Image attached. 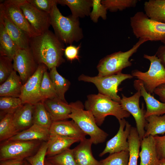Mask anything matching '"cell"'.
<instances>
[{
	"label": "cell",
	"mask_w": 165,
	"mask_h": 165,
	"mask_svg": "<svg viewBox=\"0 0 165 165\" xmlns=\"http://www.w3.org/2000/svg\"><path fill=\"white\" fill-rule=\"evenodd\" d=\"M30 49L38 64H44L50 70L65 62L64 43L49 30L30 38Z\"/></svg>",
	"instance_id": "1"
},
{
	"label": "cell",
	"mask_w": 165,
	"mask_h": 165,
	"mask_svg": "<svg viewBox=\"0 0 165 165\" xmlns=\"http://www.w3.org/2000/svg\"><path fill=\"white\" fill-rule=\"evenodd\" d=\"M57 5L56 0H53L50 13V24L54 29V34L63 43L71 45L74 42L79 41L83 36L79 18L72 15L63 16Z\"/></svg>",
	"instance_id": "2"
},
{
	"label": "cell",
	"mask_w": 165,
	"mask_h": 165,
	"mask_svg": "<svg viewBox=\"0 0 165 165\" xmlns=\"http://www.w3.org/2000/svg\"><path fill=\"white\" fill-rule=\"evenodd\" d=\"M84 107L93 114L98 126L102 124L108 116H114L119 120L130 115L122 108L119 103L99 93L88 95Z\"/></svg>",
	"instance_id": "3"
},
{
	"label": "cell",
	"mask_w": 165,
	"mask_h": 165,
	"mask_svg": "<svg viewBox=\"0 0 165 165\" xmlns=\"http://www.w3.org/2000/svg\"><path fill=\"white\" fill-rule=\"evenodd\" d=\"M70 105L71 112L69 115V118L74 121L84 133L90 136L93 144L96 145L105 142L108 134L98 127L92 113L84 110V105L79 101L71 102Z\"/></svg>",
	"instance_id": "4"
},
{
	"label": "cell",
	"mask_w": 165,
	"mask_h": 165,
	"mask_svg": "<svg viewBox=\"0 0 165 165\" xmlns=\"http://www.w3.org/2000/svg\"><path fill=\"white\" fill-rule=\"evenodd\" d=\"M130 21L133 32L137 38L165 42V23L151 20L142 11L136 13L130 17Z\"/></svg>",
	"instance_id": "5"
},
{
	"label": "cell",
	"mask_w": 165,
	"mask_h": 165,
	"mask_svg": "<svg viewBox=\"0 0 165 165\" xmlns=\"http://www.w3.org/2000/svg\"><path fill=\"white\" fill-rule=\"evenodd\" d=\"M148 41L144 39L139 40L130 50L125 52L119 51L108 55L99 61L97 68L98 75L104 76L122 72L123 69L132 64L129 59L136 53L140 47L145 42Z\"/></svg>",
	"instance_id": "6"
},
{
	"label": "cell",
	"mask_w": 165,
	"mask_h": 165,
	"mask_svg": "<svg viewBox=\"0 0 165 165\" xmlns=\"http://www.w3.org/2000/svg\"><path fill=\"white\" fill-rule=\"evenodd\" d=\"M143 57L150 62L148 70L143 72L134 70L131 75L141 80L146 91L151 94L158 86L165 84V68L156 54H144Z\"/></svg>",
	"instance_id": "7"
},
{
	"label": "cell",
	"mask_w": 165,
	"mask_h": 165,
	"mask_svg": "<svg viewBox=\"0 0 165 165\" xmlns=\"http://www.w3.org/2000/svg\"><path fill=\"white\" fill-rule=\"evenodd\" d=\"M133 77L131 74L121 72L113 75L104 76L97 75L94 77L82 74L79 77L78 80L94 83L98 89L99 93L119 103L121 98L117 94L118 86L123 81Z\"/></svg>",
	"instance_id": "8"
},
{
	"label": "cell",
	"mask_w": 165,
	"mask_h": 165,
	"mask_svg": "<svg viewBox=\"0 0 165 165\" xmlns=\"http://www.w3.org/2000/svg\"><path fill=\"white\" fill-rule=\"evenodd\" d=\"M40 141H5L0 147V161L26 159L35 154L41 145Z\"/></svg>",
	"instance_id": "9"
},
{
	"label": "cell",
	"mask_w": 165,
	"mask_h": 165,
	"mask_svg": "<svg viewBox=\"0 0 165 165\" xmlns=\"http://www.w3.org/2000/svg\"><path fill=\"white\" fill-rule=\"evenodd\" d=\"M47 68L43 64H39L34 74L23 84L19 98L23 104L33 105L42 101L40 89L44 72Z\"/></svg>",
	"instance_id": "10"
},
{
	"label": "cell",
	"mask_w": 165,
	"mask_h": 165,
	"mask_svg": "<svg viewBox=\"0 0 165 165\" xmlns=\"http://www.w3.org/2000/svg\"><path fill=\"white\" fill-rule=\"evenodd\" d=\"M137 90L135 93L130 97H127L122 94L119 103L122 108L131 114L134 118L136 128L141 140L144 138L147 123L145 116L146 111L143 106L142 108H140L139 100L141 96L140 91L139 90Z\"/></svg>",
	"instance_id": "11"
},
{
	"label": "cell",
	"mask_w": 165,
	"mask_h": 165,
	"mask_svg": "<svg viewBox=\"0 0 165 165\" xmlns=\"http://www.w3.org/2000/svg\"><path fill=\"white\" fill-rule=\"evenodd\" d=\"M25 0H6L0 4L9 18L31 38L39 35L32 28L21 9V5Z\"/></svg>",
	"instance_id": "12"
},
{
	"label": "cell",
	"mask_w": 165,
	"mask_h": 165,
	"mask_svg": "<svg viewBox=\"0 0 165 165\" xmlns=\"http://www.w3.org/2000/svg\"><path fill=\"white\" fill-rule=\"evenodd\" d=\"M13 61L14 70L19 73L23 84L34 74L38 65L30 50L18 49Z\"/></svg>",
	"instance_id": "13"
},
{
	"label": "cell",
	"mask_w": 165,
	"mask_h": 165,
	"mask_svg": "<svg viewBox=\"0 0 165 165\" xmlns=\"http://www.w3.org/2000/svg\"><path fill=\"white\" fill-rule=\"evenodd\" d=\"M20 9L36 33L42 34L48 31L50 25V13L40 11L28 3L27 0Z\"/></svg>",
	"instance_id": "14"
},
{
	"label": "cell",
	"mask_w": 165,
	"mask_h": 165,
	"mask_svg": "<svg viewBox=\"0 0 165 165\" xmlns=\"http://www.w3.org/2000/svg\"><path fill=\"white\" fill-rule=\"evenodd\" d=\"M119 130L112 138L107 141L105 147L99 156L100 157L107 153L110 154L122 151H128V138L130 134L131 126L125 119L118 120Z\"/></svg>",
	"instance_id": "15"
},
{
	"label": "cell",
	"mask_w": 165,
	"mask_h": 165,
	"mask_svg": "<svg viewBox=\"0 0 165 165\" xmlns=\"http://www.w3.org/2000/svg\"><path fill=\"white\" fill-rule=\"evenodd\" d=\"M0 22L6 31L19 48L30 49V37L24 31L15 24L6 14L0 4Z\"/></svg>",
	"instance_id": "16"
},
{
	"label": "cell",
	"mask_w": 165,
	"mask_h": 165,
	"mask_svg": "<svg viewBox=\"0 0 165 165\" xmlns=\"http://www.w3.org/2000/svg\"><path fill=\"white\" fill-rule=\"evenodd\" d=\"M49 132L50 136L60 135L74 138L80 141L86 139V135L72 120L53 122Z\"/></svg>",
	"instance_id": "17"
},
{
	"label": "cell",
	"mask_w": 165,
	"mask_h": 165,
	"mask_svg": "<svg viewBox=\"0 0 165 165\" xmlns=\"http://www.w3.org/2000/svg\"><path fill=\"white\" fill-rule=\"evenodd\" d=\"M53 122L66 120L71 112L70 104L59 98L47 99L43 102Z\"/></svg>",
	"instance_id": "18"
},
{
	"label": "cell",
	"mask_w": 165,
	"mask_h": 165,
	"mask_svg": "<svg viewBox=\"0 0 165 165\" xmlns=\"http://www.w3.org/2000/svg\"><path fill=\"white\" fill-rule=\"evenodd\" d=\"M134 86L135 89L140 91L141 96L143 97L145 102L146 106L145 118L152 115L160 116L165 114V103L158 101L148 93L141 80H135Z\"/></svg>",
	"instance_id": "19"
},
{
	"label": "cell",
	"mask_w": 165,
	"mask_h": 165,
	"mask_svg": "<svg viewBox=\"0 0 165 165\" xmlns=\"http://www.w3.org/2000/svg\"><path fill=\"white\" fill-rule=\"evenodd\" d=\"M93 142L90 138H86L73 149L77 165H101L100 161L94 157L91 151Z\"/></svg>",
	"instance_id": "20"
},
{
	"label": "cell",
	"mask_w": 165,
	"mask_h": 165,
	"mask_svg": "<svg viewBox=\"0 0 165 165\" xmlns=\"http://www.w3.org/2000/svg\"><path fill=\"white\" fill-rule=\"evenodd\" d=\"M140 146V165H159L160 159L153 136L150 135L144 138L141 140Z\"/></svg>",
	"instance_id": "21"
},
{
	"label": "cell",
	"mask_w": 165,
	"mask_h": 165,
	"mask_svg": "<svg viewBox=\"0 0 165 165\" xmlns=\"http://www.w3.org/2000/svg\"><path fill=\"white\" fill-rule=\"evenodd\" d=\"M50 137L49 129L34 124L28 129L18 133L6 141H47Z\"/></svg>",
	"instance_id": "22"
},
{
	"label": "cell",
	"mask_w": 165,
	"mask_h": 165,
	"mask_svg": "<svg viewBox=\"0 0 165 165\" xmlns=\"http://www.w3.org/2000/svg\"><path fill=\"white\" fill-rule=\"evenodd\" d=\"M34 105L23 104L13 113V120L18 132L25 130L33 124Z\"/></svg>",
	"instance_id": "23"
},
{
	"label": "cell",
	"mask_w": 165,
	"mask_h": 165,
	"mask_svg": "<svg viewBox=\"0 0 165 165\" xmlns=\"http://www.w3.org/2000/svg\"><path fill=\"white\" fill-rule=\"evenodd\" d=\"M80 141L77 138L60 135L50 136L47 141L48 147L46 153L47 157L58 154L70 148L75 143Z\"/></svg>",
	"instance_id": "24"
},
{
	"label": "cell",
	"mask_w": 165,
	"mask_h": 165,
	"mask_svg": "<svg viewBox=\"0 0 165 165\" xmlns=\"http://www.w3.org/2000/svg\"><path fill=\"white\" fill-rule=\"evenodd\" d=\"M23 83L14 70L7 79L0 85V97H19Z\"/></svg>",
	"instance_id": "25"
},
{
	"label": "cell",
	"mask_w": 165,
	"mask_h": 165,
	"mask_svg": "<svg viewBox=\"0 0 165 165\" xmlns=\"http://www.w3.org/2000/svg\"><path fill=\"white\" fill-rule=\"evenodd\" d=\"M57 4L67 6L74 17L84 18L90 15L92 0H56Z\"/></svg>",
	"instance_id": "26"
},
{
	"label": "cell",
	"mask_w": 165,
	"mask_h": 165,
	"mask_svg": "<svg viewBox=\"0 0 165 165\" xmlns=\"http://www.w3.org/2000/svg\"><path fill=\"white\" fill-rule=\"evenodd\" d=\"M145 13L151 20L165 23V0H149L144 4Z\"/></svg>",
	"instance_id": "27"
},
{
	"label": "cell",
	"mask_w": 165,
	"mask_h": 165,
	"mask_svg": "<svg viewBox=\"0 0 165 165\" xmlns=\"http://www.w3.org/2000/svg\"><path fill=\"white\" fill-rule=\"evenodd\" d=\"M19 49L0 22V56H6L13 61L15 53Z\"/></svg>",
	"instance_id": "28"
},
{
	"label": "cell",
	"mask_w": 165,
	"mask_h": 165,
	"mask_svg": "<svg viewBox=\"0 0 165 165\" xmlns=\"http://www.w3.org/2000/svg\"><path fill=\"white\" fill-rule=\"evenodd\" d=\"M144 137L153 136L165 133V114L162 116L152 115L146 118Z\"/></svg>",
	"instance_id": "29"
},
{
	"label": "cell",
	"mask_w": 165,
	"mask_h": 165,
	"mask_svg": "<svg viewBox=\"0 0 165 165\" xmlns=\"http://www.w3.org/2000/svg\"><path fill=\"white\" fill-rule=\"evenodd\" d=\"M49 75L58 97L66 101L64 95L70 86V82L57 72V67H53L50 70Z\"/></svg>",
	"instance_id": "30"
},
{
	"label": "cell",
	"mask_w": 165,
	"mask_h": 165,
	"mask_svg": "<svg viewBox=\"0 0 165 165\" xmlns=\"http://www.w3.org/2000/svg\"><path fill=\"white\" fill-rule=\"evenodd\" d=\"M141 141L136 128L131 127L128 138L129 153L128 165H137Z\"/></svg>",
	"instance_id": "31"
},
{
	"label": "cell",
	"mask_w": 165,
	"mask_h": 165,
	"mask_svg": "<svg viewBox=\"0 0 165 165\" xmlns=\"http://www.w3.org/2000/svg\"><path fill=\"white\" fill-rule=\"evenodd\" d=\"M13 113H8L0 118V141L2 142L18 133L13 120Z\"/></svg>",
	"instance_id": "32"
},
{
	"label": "cell",
	"mask_w": 165,
	"mask_h": 165,
	"mask_svg": "<svg viewBox=\"0 0 165 165\" xmlns=\"http://www.w3.org/2000/svg\"><path fill=\"white\" fill-rule=\"evenodd\" d=\"M53 121L42 101L34 105L33 124L50 129Z\"/></svg>",
	"instance_id": "33"
},
{
	"label": "cell",
	"mask_w": 165,
	"mask_h": 165,
	"mask_svg": "<svg viewBox=\"0 0 165 165\" xmlns=\"http://www.w3.org/2000/svg\"><path fill=\"white\" fill-rule=\"evenodd\" d=\"M23 104L19 97H0V118L8 113H14Z\"/></svg>",
	"instance_id": "34"
},
{
	"label": "cell",
	"mask_w": 165,
	"mask_h": 165,
	"mask_svg": "<svg viewBox=\"0 0 165 165\" xmlns=\"http://www.w3.org/2000/svg\"><path fill=\"white\" fill-rule=\"evenodd\" d=\"M40 93L42 102L47 99L59 98L50 78L49 73L47 70L43 75Z\"/></svg>",
	"instance_id": "35"
},
{
	"label": "cell",
	"mask_w": 165,
	"mask_h": 165,
	"mask_svg": "<svg viewBox=\"0 0 165 165\" xmlns=\"http://www.w3.org/2000/svg\"><path fill=\"white\" fill-rule=\"evenodd\" d=\"M137 0H103L101 4L107 10L112 12L123 10L127 8L135 7Z\"/></svg>",
	"instance_id": "36"
},
{
	"label": "cell",
	"mask_w": 165,
	"mask_h": 165,
	"mask_svg": "<svg viewBox=\"0 0 165 165\" xmlns=\"http://www.w3.org/2000/svg\"><path fill=\"white\" fill-rule=\"evenodd\" d=\"M46 158L54 165H77L73 149L69 148L58 154Z\"/></svg>",
	"instance_id": "37"
},
{
	"label": "cell",
	"mask_w": 165,
	"mask_h": 165,
	"mask_svg": "<svg viewBox=\"0 0 165 165\" xmlns=\"http://www.w3.org/2000/svg\"><path fill=\"white\" fill-rule=\"evenodd\" d=\"M129 151L114 153L100 161L101 165H128Z\"/></svg>",
	"instance_id": "38"
},
{
	"label": "cell",
	"mask_w": 165,
	"mask_h": 165,
	"mask_svg": "<svg viewBox=\"0 0 165 165\" xmlns=\"http://www.w3.org/2000/svg\"><path fill=\"white\" fill-rule=\"evenodd\" d=\"M12 61L8 57L0 56V83L4 82L14 70Z\"/></svg>",
	"instance_id": "39"
},
{
	"label": "cell",
	"mask_w": 165,
	"mask_h": 165,
	"mask_svg": "<svg viewBox=\"0 0 165 165\" xmlns=\"http://www.w3.org/2000/svg\"><path fill=\"white\" fill-rule=\"evenodd\" d=\"M47 147V141L43 142L37 152L25 160L31 165H44Z\"/></svg>",
	"instance_id": "40"
},
{
	"label": "cell",
	"mask_w": 165,
	"mask_h": 165,
	"mask_svg": "<svg viewBox=\"0 0 165 165\" xmlns=\"http://www.w3.org/2000/svg\"><path fill=\"white\" fill-rule=\"evenodd\" d=\"M92 10L90 14L91 20L97 23L99 17L104 20L107 19V10L101 4V0H92Z\"/></svg>",
	"instance_id": "41"
},
{
	"label": "cell",
	"mask_w": 165,
	"mask_h": 165,
	"mask_svg": "<svg viewBox=\"0 0 165 165\" xmlns=\"http://www.w3.org/2000/svg\"><path fill=\"white\" fill-rule=\"evenodd\" d=\"M37 9L50 13L53 0H27Z\"/></svg>",
	"instance_id": "42"
},
{
	"label": "cell",
	"mask_w": 165,
	"mask_h": 165,
	"mask_svg": "<svg viewBox=\"0 0 165 165\" xmlns=\"http://www.w3.org/2000/svg\"><path fill=\"white\" fill-rule=\"evenodd\" d=\"M81 47V44L77 46L72 45L67 46L64 51V54L67 59L71 62L76 59L79 61V53Z\"/></svg>",
	"instance_id": "43"
},
{
	"label": "cell",
	"mask_w": 165,
	"mask_h": 165,
	"mask_svg": "<svg viewBox=\"0 0 165 165\" xmlns=\"http://www.w3.org/2000/svg\"><path fill=\"white\" fill-rule=\"evenodd\" d=\"M156 149L160 160L165 158V135L153 136Z\"/></svg>",
	"instance_id": "44"
},
{
	"label": "cell",
	"mask_w": 165,
	"mask_h": 165,
	"mask_svg": "<svg viewBox=\"0 0 165 165\" xmlns=\"http://www.w3.org/2000/svg\"><path fill=\"white\" fill-rule=\"evenodd\" d=\"M25 160L21 159H13L0 161V165H24Z\"/></svg>",
	"instance_id": "45"
},
{
	"label": "cell",
	"mask_w": 165,
	"mask_h": 165,
	"mask_svg": "<svg viewBox=\"0 0 165 165\" xmlns=\"http://www.w3.org/2000/svg\"><path fill=\"white\" fill-rule=\"evenodd\" d=\"M154 93L159 97L162 102L165 103V84L157 87L155 90Z\"/></svg>",
	"instance_id": "46"
},
{
	"label": "cell",
	"mask_w": 165,
	"mask_h": 165,
	"mask_svg": "<svg viewBox=\"0 0 165 165\" xmlns=\"http://www.w3.org/2000/svg\"><path fill=\"white\" fill-rule=\"evenodd\" d=\"M165 68V46H160L157 49L156 54Z\"/></svg>",
	"instance_id": "47"
},
{
	"label": "cell",
	"mask_w": 165,
	"mask_h": 165,
	"mask_svg": "<svg viewBox=\"0 0 165 165\" xmlns=\"http://www.w3.org/2000/svg\"><path fill=\"white\" fill-rule=\"evenodd\" d=\"M159 165H165V158L160 160Z\"/></svg>",
	"instance_id": "48"
},
{
	"label": "cell",
	"mask_w": 165,
	"mask_h": 165,
	"mask_svg": "<svg viewBox=\"0 0 165 165\" xmlns=\"http://www.w3.org/2000/svg\"><path fill=\"white\" fill-rule=\"evenodd\" d=\"M44 165H54L48 161L46 158Z\"/></svg>",
	"instance_id": "49"
},
{
	"label": "cell",
	"mask_w": 165,
	"mask_h": 165,
	"mask_svg": "<svg viewBox=\"0 0 165 165\" xmlns=\"http://www.w3.org/2000/svg\"><path fill=\"white\" fill-rule=\"evenodd\" d=\"M24 165H31L30 163H29L26 160L25 161V162Z\"/></svg>",
	"instance_id": "50"
},
{
	"label": "cell",
	"mask_w": 165,
	"mask_h": 165,
	"mask_svg": "<svg viewBox=\"0 0 165 165\" xmlns=\"http://www.w3.org/2000/svg\"><path fill=\"white\" fill-rule=\"evenodd\" d=\"M163 43L164 44V45L165 46V42H163Z\"/></svg>",
	"instance_id": "51"
}]
</instances>
